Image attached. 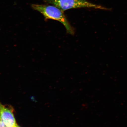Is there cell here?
<instances>
[{"label":"cell","mask_w":127,"mask_h":127,"mask_svg":"<svg viewBox=\"0 0 127 127\" xmlns=\"http://www.w3.org/2000/svg\"><path fill=\"white\" fill-rule=\"evenodd\" d=\"M31 7L33 9L42 14L45 20L51 19L60 22L64 26L68 34H74V29L61 9L55 6L48 5L33 4Z\"/></svg>","instance_id":"1"},{"label":"cell","mask_w":127,"mask_h":127,"mask_svg":"<svg viewBox=\"0 0 127 127\" xmlns=\"http://www.w3.org/2000/svg\"><path fill=\"white\" fill-rule=\"evenodd\" d=\"M44 2L58 7L62 10L81 8L107 9L101 5L94 4L86 0H44Z\"/></svg>","instance_id":"2"},{"label":"cell","mask_w":127,"mask_h":127,"mask_svg":"<svg viewBox=\"0 0 127 127\" xmlns=\"http://www.w3.org/2000/svg\"><path fill=\"white\" fill-rule=\"evenodd\" d=\"M0 119L5 127H16L17 126L12 110L0 103Z\"/></svg>","instance_id":"3"},{"label":"cell","mask_w":127,"mask_h":127,"mask_svg":"<svg viewBox=\"0 0 127 127\" xmlns=\"http://www.w3.org/2000/svg\"><path fill=\"white\" fill-rule=\"evenodd\" d=\"M0 127H5L1 119H0Z\"/></svg>","instance_id":"4"},{"label":"cell","mask_w":127,"mask_h":127,"mask_svg":"<svg viewBox=\"0 0 127 127\" xmlns=\"http://www.w3.org/2000/svg\"><path fill=\"white\" fill-rule=\"evenodd\" d=\"M16 127H19L18 126H17H17Z\"/></svg>","instance_id":"5"}]
</instances>
